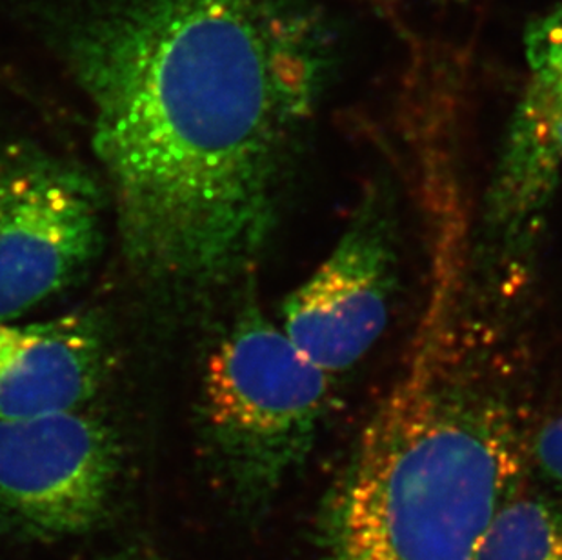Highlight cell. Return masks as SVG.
Segmentation results:
<instances>
[{"mask_svg": "<svg viewBox=\"0 0 562 560\" xmlns=\"http://www.w3.org/2000/svg\"><path fill=\"white\" fill-rule=\"evenodd\" d=\"M312 0H113L68 60L127 266L168 290L245 280L337 66Z\"/></svg>", "mask_w": 562, "mask_h": 560, "instance_id": "obj_1", "label": "cell"}, {"mask_svg": "<svg viewBox=\"0 0 562 560\" xmlns=\"http://www.w3.org/2000/svg\"><path fill=\"white\" fill-rule=\"evenodd\" d=\"M467 276L430 270L404 370L318 509L313 560H477L520 492L530 437Z\"/></svg>", "mask_w": 562, "mask_h": 560, "instance_id": "obj_2", "label": "cell"}, {"mask_svg": "<svg viewBox=\"0 0 562 560\" xmlns=\"http://www.w3.org/2000/svg\"><path fill=\"white\" fill-rule=\"evenodd\" d=\"M334 379L255 299L224 328L202 371L201 437L243 509L270 506L308 462L331 412Z\"/></svg>", "mask_w": 562, "mask_h": 560, "instance_id": "obj_3", "label": "cell"}, {"mask_svg": "<svg viewBox=\"0 0 562 560\" xmlns=\"http://www.w3.org/2000/svg\"><path fill=\"white\" fill-rule=\"evenodd\" d=\"M102 179L26 141L0 143V323L79 284L106 248Z\"/></svg>", "mask_w": 562, "mask_h": 560, "instance_id": "obj_4", "label": "cell"}, {"mask_svg": "<svg viewBox=\"0 0 562 560\" xmlns=\"http://www.w3.org/2000/svg\"><path fill=\"white\" fill-rule=\"evenodd\" d=\"M124 468L117 429L86 406L0 421V528L37 542L90 534L112 517Z\"/></svg>", "mask_w": 562, "mask_h": 560, "instance_id": "obj_5", "label": "cell"}, {"mask_svg": "<svg viewBox=\"0 0 562 560\" xmlns=\"http://www.w3.org/2000/svg\"><path fill=\"white\" fill-rule=\"evenodd\" d=\"M397 282V199L376 180L326 259L282 301L279 326L321 370L340 376L384 334Z\"/></svg>", "mask_w": 562, "mask_h": 560, "instance_id": "obj_6", "label": "cell"}, {"mask_svg": "<svg viewBox=\"0 0 562 560\" xmlns=\"http://www.w3.org/2000/svg\"><path fill=\"white\" fill-rule=\"evenodd\" d=\"M112 368V343L95 313L0 323V421L88 406Z\"/></svg>", "mask_w": 562, "mask_h": 560, "instance_id": "obj_7", "label": "cell"}, {"mask_svg": "<svg viewBox=\"0 0 562 560\" xmlns=\"http://www.w3.org/2000/svg\"><path fill=\"white\" fill-rule=\"evenodd\" d=\"M562 177V107L515 108L490 180L484 215L509 233L541 229Z\"/></svg>", "mask_w": 562, "mask_h": 560, "instance_id": "obj_8", "label": "cell"}, {"mask_svg": "<svg viewBox=\"0 0 562 560\" xmlns=\"http://www.w3.org/2000/svg\"><path fill=\"white\" fill-rule=\"evenodd\" d=\"M477 560H562L561 504L517 493L490 524Z\"/></svg>", "mask_w": 562, "mask_h": 560, "instance_id": "obj_9", "label": "cell"}, {"mask_svg": "<svg viewBox=\"0 0 562 560\" xmlns=\"http://www.w3.org/2000/svg\"><path fill=\"white\" fill-rule=\"evenodd\" d=\"M525 54L528 82L517 108L548 112L562 107V2L528 27Z\"/></svg>", "mask_w": 562, "mask_h": 560, "instance_id": "obj_10", "label": "cell"}, {"mask_svg": "<svg viewBox=\"0 0 562 560\" xmlns=\"http://www.w3.org/2000/svg\"><path fill=\"white\" fill-rule=\"evenodd\" d=\"M530 462L544 481L562 493V404L531 435Z\"/></svg>", "mask_w": 562, "mask_h": 560, "instance_id": "obj_11", "label": "cell"}, {"mask_svg": "<svg viewBox=\"0 0 562 560\" xmlns=\"http://www.w3.org/2000/svg\"><path fill=\"white\" fill-rule=\"evenodd\" d=\"M99 560H165L160 559V557L155 556V553H149V551L144 550H124L117 551V553H113V556L102 557Z\"/></svg>", "mask_w": 562, "mask_h": 560, "instance_id": "obj_12", "label": "cell"}]
</instances>
